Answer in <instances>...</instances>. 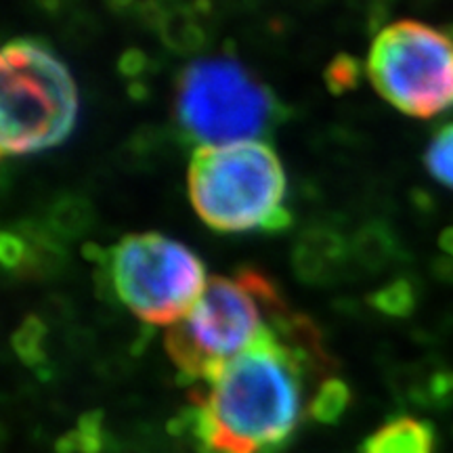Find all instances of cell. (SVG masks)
<instances>
[{
	"label": "cell",
	"mask_w": 453,
	"mask_h": 453,
	"mask_svg": "<svg viewBox=\"0 0 453 453\" xmlns=\"http://www.w3.org/2000/svg\"><path fill=\"white\" fill-rule=\"evenodd\" d=\"M174 110L183 133L200 147L257 141L281 116L267 84L234 57H203L185 67Z\"/></svg>",
	"instance_id": "5b68a950"
},
{
	"label": "cell",
	"mask_w": 453,
	"mask_h": 453,
	"mask_svg": "<svg viewBox=\"0 0 453 453\" xmlns=\"http://www.w3.org/2000/svg\"><path fill=\"white\" fill-rule=\"evenodd\" d=\"M441 248L453 258V226L451 229H445L443 235H441Z\"/></svg>",
	"instance_id": "2e32d148"
},
{
	"label": "cell",
	"mask_w": 453,
	"mask_h": 453,
	"mask_svg": "<svg viewBox=\"0 0 453 453\" xmlns=\"http://www.w3.org/2000/svg\"><path fill=\"white\" fill-rule=\"evenodd\" d=\"M361 453H434V428L418 418H395L365 439Z\"/></svg>",
	"instance_id": "ba28073f"
},
{
	"label": "cell",
	"mask_w": 453,
	"mask_h": 453,
	"mask_svg": "<svg viewBox=\"0 0 453 453\" xmlns=\"http://www.w3.org/2000/svg\"><path fill=\"white\" fill-rule=\"evenodd\" d=\"M344 246L338 235L313 231L300 240L296 248V271L303 280L321 281L332 277L342 265Z\"/></svg>",
	"instance_id": "9c48e42d"
},
{
	"label": "cell",
	"mask_w": 453,
	"mask_h": 453,
	"mask_svg": "<svg viewBox=\"0 0 453 453\" xmlns=\"http://www.w3.org/2000/svg\"><path fill=\"white\" fill-rule=\"evenodd\" d=\"M326 81L332 93H344V90L353 88L359 81V64L353 57L338 55L327 67Z\"/></svg>",
	"instance_id": "9a60e30c"
},
{
	"label": "cell",
	"mask_w": 453,
	"mask_h": 453,
	"mask_svg": "<svg viewBox=\"0 0 453 453\" xmlns=\"http://www.w3.org/2000/svg\"><path fill=\"white\" fill-rule=\"evenodd\" d=\"M59 453H99L101 451V413L93 411L82 418L78 428L57 445Z\"/></svg>",
	"instance_id": "5bb4252c"
},
{
	"label": "cell",
	"mask_w": 453,
	"mask_h": 453,
	"mask_svg": "<svg viewBox=\"0 0 453 453\" xmlns=\"http://www.w3.org/2000/svg\"><path fill=\"white\" fill-rule=\"evenodd\" d=\"M107 275L120 303L151 326H174L206 288L194 250L162 234H130L107 252Z\"/></svg>",
	"instance_id": "8992f818"
},
{
	"label": "cell",
	"mask_w": 453,
	"mask_h": 453,
	"mask_svg": "<svg viewBox=\"0 0 453 453\" xmlns=\"http://www.w3.org/2000/svg\"><path fill=\"white\" fill-rule=\"evenodd\" d=\"M365 72L376 93L407 116L433 118L453 107V38L422 21L384 27Z\"/></svg>",
	"instance_id": "52a82bcc"
},
{
	"label": "cell",
	"mask_w": 453,
	"mask_h": 453,
	"mask_svg": "<svg viewBox=\"0 0 453 453\" xmlns=\"http://www.w3.org/2000/svg\"><path fill=\"white\" fill-rule=\"evenodd\" d=\"M290 313L277 288L257 269L211 277L202 296L166 332V353L187 384L206 382Z\"/></svg>",
	"instance_id": "7a4b0ae2"
},
{
	"label": "cell",
	"mask_w": 453,
	"mask_h": 453,
	"mask_svg": "<svg viewBox=\"0 0 453 453\" xmlns=\"http://www.w3.org/2000/svg\"><path fill=\"white\" fill-rule=\"evenodd\" d=\"M0 73L3 156L38 154L64 143L78 120V88L64 61L42 42L15 38L0 55Z\"/></svg>",
	"instance_id": "277c9868"
},
{
	"label": "cell",
	"mask_w": 453,
	"mask_h": 453,
	"mask_svg": "<svg viewBox=\"0 0 453 453\" xmlns=\"http://www.w3.org/2000/svg\"><path fill=\"white\" fill-rule=\"evenodd\" d=\"M44 336H47V327L38 317H27L24 324L17 327L13 349L26 365L38 367L44 361L47 357L44 355Z\"/></svg>",
	"instance_id": "7c38bea8"
},
{
	"label": "cell",
	"mask_w": 453,
	"mask_h": 453,
	"mask_svg": "<svg viewBox=\"0 0 453 453\" xmlns=\"http://www.w3.org/2000/svg\"><path fill=\"white\" fill-rule=\"evenodd\" d=\"M324 359L311 321L286 313L191 393L180 426L203 453H277L298 426L304 376Z\"/></svg>",
	"instance_id": "6da1fadb"
},
{
	"label": "cell",
	"mask_w": 453,
	"mask_h": 453,
	"mask_svg": "<svg viewBox=\"0 0 453 453\" xmlns=\"http://www.w3.org/2000/svg\"><path fill=\"white\" fill-rule=\"evenodd\" d=\"M370 303L390 317H405L416 307V292H413L410 281L396 280L382 290L373 292Z\"/></svg>",
	"instance_id": "4fadbf2b"
},
{
	"label": "cell",
	"mask_w": 453,
	"mask_h": 453,
	"mask_svg": "<svg viewBox=\"0 0 453 453\" xmlns=\"http://www.w3.org/2000/svg\"><path fill=\"white\" fill-rule=\"evenodd\" d=\"M350 403V388L340 378H327L315 390L309 416L321 424H336Z\"/></svg>",
	"instance_id": "30bf717a"
},
{
	"label": "cell",
	"mask_w": 453,
	"mask_h": 453,
	"mask_svg": "<svg viewBox=\"0 0 453 453\" xmlns=\"http://www.w3.org/2000/svg\"><path fill=\"white\" fill-rule=\"evenodd\" d=\"M286 189L280 156L263 141L197 147L187 170L191 206L220 234L288 229Z\"/></svg>",
	"instance_id": "3957f363"
},
{
	"label": "cell",
	"mask_w": 453,
	"mask_h": 453,
	"mask_svg": "<svg viewBox=\"0 0 453 453\" xmlns=\"http://www.w3.org/2000/svg\"><path fill=\"white\" fill-rule=\"evenodd\" d=\"M424 164L441 185L453 189V124H445L443 128L437 130V134L426 147Z\"/></svg>",
	"instance_id": "8fae6325"
}]
</instances>
